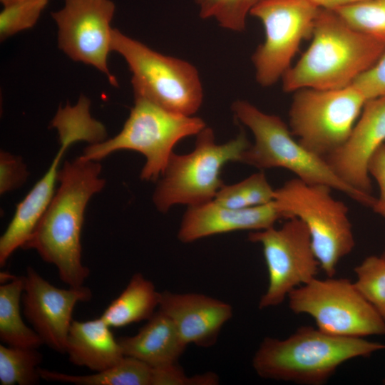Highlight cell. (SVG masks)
I'll return each mask as SVG.
<instances>
[{
	"mask_svg": "<svg viewBox=\"0 0 385 385\" xmlns=\"http://www.w3.org/2000/svg\"><path fill=\"white\" fill-rule=\"evenodd\" d=\"M101 171L98 161L83 156L66 161L58 173L59 188L22 247L55 265L69 287L83 286L90 274L81 260V234L87 203L105 185Z\"/></svg>",
	"mask_w": 385,
	"mask_h": 385,
	"instance_id": "cell-1",
	"label": "cell"
},
{
	"mask_svg": "<svg viewBox=\"0 0 385 385\" xmlns=\"http://www.w3.org/2000/svg\"><path fill=\"white\" fill-rule=\"evenodd\" d=\"M312 41L284 73L282 88L319 90L346 87L385 52V44L349 26L335 11L320 8Z\"/></svg>",
	"mask_w": 385,
	"mask_h": 385,
	"instance_id": "cell-2",
	"label": "cell"
},
{
	"mask_svg": "<svg viewBox=\"0 0 385 385\" xmlns=\"http://www.w3.org/2000/svg\"><path fill=\"white\" fill-rule=\"evenodd\" d=\"M381 349L385 344L363 337L301 327L284 339L265 337L255 354L252 366L262 378L319 385L345 361Z\"/></svg>",
	"mask_w": 385,
	"mask_h": 385,
	"instance_id": "cell-3",
	"label": "cell"
},
{
	"mask_svg": "<svg viewBox=\"0 0 385 385\" xmlns=\"http://www.w3.org/2000/svg\"><path fill=\"white\" fill-rule=\"evenodd\" d=\"M232 110L237 119L252 131L255 143L243 153L241 163L261 170L282 168L310 184H321L338 190L366 207L376 197L349 186L331 170L326 160L293 138L288 126L279 117L265 113L245 101H236Z\"/></svg>",
	"mask_w": 385,
	"mask_h": 385,
	"instance_id": "cell-4",
	"label": "cell"
},
{
	"mask_svg": "<svg viewBox=\"0 0 385 385\" xmlns=\"http://www.w3.org/2000/svg\"><path fill=\"white\" fill-rule=\"evenodd\" d=\"M205 127L199 117L174 113L136 96L120 132L111 139L91 144L82 156L98 161L116 150L137 151L146 159L140 178L156 181L163 175L175 145L186 137L197 135Z\"/></svg>",
	"mask_w": 385,
	"mask_h": 385,
	"instance_id": "cell-5",
	"label": "cell"
},
{
	"mask_svg": "<svg viewBox=\"0 0 385 385\" xmlns=\"http://www.w3.org/2000/svg\"><path fill=\"white\" fill-rule=\"evenodd\" d=\"M329 186L295 178L274 190V204L282 219L297 217L306 225L320 268L333 277L339 262L354 247L349 209Z\"/></svg>",
	"mask_w": 385,
	"mask_h": 385,
	"instance_id": "cell-6",
	"label": "cell"
},
{
	"mask_svg": "<svg viewBox=\"0 0 385 385\" xmlns=\"http://www.w3.org/2000/svg\"><path fill=\"white\" fill-rule=\"evenodd\" d=\"M197 135L193 150L170 156L153 200L165 212L175 205H196L214 200L223 186L221 171L231 161L240 162L251 143L244 132L222 144H217L213 130L205 127Z\"/></svg>",
	"mask_w": 385,
	"mask_h": 385,
	"instance_id": "cell-7",
	"label": "cell"
},
{
	"mask_svg": "<svg viewBox=\"0 0 385 385\" xmlns=\"http://www.w3.org/2000/svg\"><path fill=\"white\" fill-rule=\"evenodd\" d=\"M111 51L120 54L132 73L135 97H143L177 113L192 115L202 102L196 68L185 61L164 56L113 29Z\"/></svg>",
	"mask_w": 385,
	"mask_h": 385,
	"instance_id": "cell-8",
	"label": "cell"
},
{
	"mask_svg": "<svg viewBox=\"0 0 385 385\" xmlns=\"http://www.w3.org/2000/svg\"><path fill=\"white\" fill-rule=\"evenodd\" d=\"M52 125L58 131L61 146L47 172L16 205L12 220L0 238L1 267L28 241L51 202L60 171L58 165L69 146L81 140L99 143L106 135L104 126L91 118L89 101L85 98L73 107L60 108Z\"/></svg>",
	"mask_w": 385,
	"mask_h": 385,
	"instance_id": "cell-9",
	"label": "cell"
},
{
	"mask_svg": "<svg viewBox=\"0 0 385 385\" xmlns=\"http://www.w3.org/2000/svg\"><path fill=\"white\" fill-rule=\"evenodd\" d=\"M366 101L353 84L299 89L289 112V130L303 147L325 159L347 139Z\"/></svg>",
	"mask_w": 385,
	"mask_h": 385,
	"instance_id": "cell-10",
	"label": "cell"
},
{
	"mask_svg": "<svg viewBox=\"0 0 385 385\" xmlns=\"http://www.w3.org/2000/svg\"><path fill=\"white\" fill-rule=\"evenodd\" d=\"M295 314H307L329 334L354 337L385 334V320L345 278L316 277L287 296Z\"/></svg>",
	"mask_w": 385,
	"mask_h": 385,
	"instance_id": "cell-11",
	"label": "cell"
},
{
	"mask_svg": "<svg viewBox=\"0 0 385 385\" xmlns=\"http://www.w3.org/2000/svg\"><path fill=\"white\" fill-rule=\"evenodd\" d=\"M319 9L310 0H262L250 10L265 32L252 56L261 86L273 85L290 68L300 43L312 36Z\"/></svg>",
	"mask_w": 385,
	"mask_h": 385,
	"instance_id": "cell-12",
	"label": "cell"
},
{
	"mask_svg": "<svg viewBox=\"0 0 385 385\" xmlns=\"http://www.w3.org/2000/svg\"><path fill=\"white\" fill-rule=\"evenodd\" d=\"M248 240L262 245L269 274L260 309L280 304L294 289L316 277L319 263L308 229L299 218L287 219L279 228L252 231Z\"/></svg>",
	"mask_w": 385,
	"mask_h": 385,
	"instance_id": "cell-13",
	"label": "cell"
},
{
	"mask_svg": "<svg viewBox=\"0 0 385 385\" xmlns=\"http://www.w3.org/2000/svg\"><path fill=\"white\" fill-rule=\"evenodd\" d=\"M114 11L111 0H65L63 8L51 16L58 29L59 48L72 60L96 67L116 86L107 63Z\"/></svg>",
	"mask_w": 385,
	"mask_h": 385,
	"instance_id": "cell-14",
	"label": "cell"
},
{
	"mask_svg": "<svg viewBox=\"0 0 385 385\" xmlns=\"http://www.w3.org/2000/svg\"><path fill=\"white\" fill-rule=\"evenodd\" d=\"M24 280L22 303L25 317L43 344L65 354L74 307L78 302L91 299V289L84 285L68 289L56 287L32 267L27 268Z\"/></svg>",
	"mask_w": 385,
	"mask_h": 385,
	"instance_id": "cell-15",
	"label": "cell"
},
{
	"mask_svg": "<svg viewBox=\"0 0 385 385\" xmlns=\"http://www.w3.org/2000/svg\"><path fill=\"white\" fill-rule=\"evenodd\" d=\"M385 143V97L368 100L344 143L324 160L349 186L372 195L369 163Z\"/></svg>",
	"mask_w": 385,
	"mask_h": 385,
	"instance_id": "cell-16",
	"label": "cell"
},
{
	"mask_svg": "<svg viewBox=\"0 0 385 385\" xmlns=\"http://www.w3.org/2000/svg\"><path fill=\"white\" fill-rule=\"evenodd\" d=\"M158 309L173 320L187 345L202 347L215 344L233 315L230 304L200 293L161 292Z\"/></svg>",
	"mask_w": 385,
	"mask_h": 385,
	"instance_id": "cell-17",
	"label": "cell"
},
{
	"mask_svg": "<svg viewBox=\"0 0 385 385\" xmlns=\"http://www.w3.org/2000/svg\"><path fill=\"white\" fill-rule=\"evenodd\" d=\"M282 219L274 202L247 208L232 209L215 200L188 206L183 215L178 240L190 243L218 234L238 230L257 231L274 226Z\"/></svg>",
	"mask_w": 385,
	"mask_h": 385,
	"instance_id": "cell-18",
	"label": "cell"
},
{
	"mask_svg": "<svg viewBox=\"0 0 385 385\" xmlns=\"http://www.w3.org/2000/svg\"><path fill=\"white\" fill-rule=\"evenodd\" d=\"M117 339L124 356L153 368L176 364L188 346L173 320L160 309L137 334Z\"/></svg>",
	"mask_w": 385,
	"mask_h": 385,
	"instance_id": "cell-19",
	"label": "cell"
},
{
	"mask_svg": "<svg viewBox=\"0 0 385 385\" xmlns=\"http://www.w3.org/2000/svg\"><path fill=\"white\" fill-rule=\"evenodd\" d=\"M111 329L101 317L87 321L73 320L65 351L69 361L94 371L119 362L124 355Z\"/></svg>",
	"mask_w": 385,
	"mask_h": 385,
	"instance_id": "cell-20",
	"label": "cell"
},
{
	"mask_svg": "<svg viewBox=\"0 0 385 385\" xmlns=\"http://www.w3.org/2000/svg\"><path fill=\"white\" fill-rule=\"evenodd\" d=\"M160 292L141 273H135L122 292L105 309L101 318L120 328L149 319L159 307Z\"/></svg>",
	"mask_w": 385,
	"mask_h": 385,
	"instance_id": "cell-21",
	"label": "cell"
},
{
	"mask_svg": "<svg viewBox=\"0 0 385 385\" xmlns=\"http://www.w3.org/2000/svg\"><path fill=\"white\" fill-rule=\"evenodd\" d=\"M24 287L23 277H15L0 286V339L8 346L38 349L43 342L24 322L20 301Z\"/></svg>",
	"mask_w": 385,
	"mask_h": 385,
	"instance_id": "cell-22",
	"label": "cell"
},
{
	"mask_svg": "<svg viewBox=\"0 0 385 385\" xmlns=\"http://www.w3.org/2000/svg\"><path fill=\"white\" fill-rule=\"evenodd\" d=\"M41 379L77 385H152L153 368L124 356L113 366L88 375H70L38 367Z\"/></svg>",
	"mask_w": 385,
	"mask_h": 385,
	"instance_id": "cell-23",
	"label": "cell"
},
{
	"mask_svg": "<svg viewBox=\"0 0 385 385\" xmlns=\"http://www.w3.org/2000/svg\"><path fill=\"white\" fill-rule=\"evenodd\" d=\"M43 359L37 349L0 345L1 385H34L41 376L38 365Z\"/></svg>",
	"mask_w": 385,
	"mask_h": 385,
	"instance_id": "cell-24",
	"label": "cell"
},
{
	"mask_svg": "<svg viewBox=\"0 0 385 385\" xmlns=\"http://www.w3.org/2000/svg\"><path fill=\"white\" fill-rule=\"evenodd\" d=\"M274 190L261 171L235 184L223 185L214 200L230 208L247 209L272 202Z\"/></svg>",
	"mask_w": 385,
	"mask_h": 385,
	"instance_id": "cell-25",
	"label": "cell"
},
{
	"mask_svg": "<svg viewBox=\"0 0 385 385\" xmlns=\"http://www.w3.org/2000/svg\"><path fill=\"white\" fill-rule=\"evenodd\" d=\"M334 11L354 29L385 44V0H365Z\"/></svg>",
	"mask_w": 385,
	"mask_h": 385,
	"instance_id": "cell-26",
	"label": "cell"
},
{
	"mask_svg": "<svg viewBox=\"0 0 385 385\" xmlns=\"http://www.w3.org/2000/svg\"><path fill=\"white\" fill-rule=\"evenodd\" d=\"M354 272L356 288L385 320V257L369 256L354 268Z\"/></svg>",
	"mask_w": 385,
	"mask_h": 385,
	"instance_id": "cell-27",
	"label": "cell"
},
{
	"mask_svg": "<svg viewBox=\"0 0 385 385\" xmlns=\"http://www.w3.org/2000/svg\"><path fill=\"white\" fill-rule=\"evenodd\" d=\"M202 18L214 17L219 24L230 30L242 31L247 14L262 0H195Z\"/></svg>",
	"mask_w": 385,
	"mask_h": 385,
	"instance_id": "cell-28",
	"label": "cell"
},
{
	"mask_svg": "<svg viewBox=\"0 0 385 385\" xmlns=\"http://www.w3.org/2000/svg\"><path fill=\"white\" fill-rule=\"evenodd\" d=\"M48 1L19 0L4 5L0 13L1 41L34 26Z\"/></svg>",
	"mask_w": 385,
	"mask_h": 385,
	"instance_id": "cell-29",
	"label": "cell"
},
{
	"mask_svg": "<svg viewBox=\"0 0 385 385\" xmlns=\"http://www.w3.org/2000/svg\"><path fill=\"white\" fill-rule=\"evenodd\" d=\"M218 381L212 372L188 376L177 363L153 368L152 385H214Z\"/></svg>",
	"mask_w": 385,
	"mask_h": 385,
	"instance_id": "cell-30",
	"label": "cell"
},
{
	"mask_svg": "<svg viewBox=\"0 0 385 385\" xmlns=\"http://www.w3.org/2000/svg\"><path fill=\"white\" fill-rule=\"evenodd\" d=\"M352 84L367 101L385 97V52L371 68L357 77Z\"/></svg>",
	"mask_w": 385,
	"mask_h": 385,
	"instance_id": "cell-31",
	"label": "cell"
},
{
	"mask_svg": "<svg viewBox=\"0 0 385 385\" xmlns=\"http://www.w3.org/2000/svg\"><path fill=\"white\" fill-rule=\"evenodd\" d=\"M28 173L21 158L9 153H0V192L4 194L19 187Z\"/></svg>",
	"mask_w": 385,
	"mask_h": 385,
	"instance_id": "cell-32",
	"label": "cell"
},
{
	"mask_svg": "<svg viewBox=\"0 0 385 385\" xmlns=\"http://www.w3.org/2000/svg\"><path fill=\"white\" fill-rule=\"evenodd\" d=\"M369 173L377 183L379 195L371 206L374 212L385 218V143L380 146L369 163Z\"/></svg>",
	"mask_w": 385,
	"mask_h": 385,
	"instance_id": "cell-33",
	"label": "cell"
},
{
	"mask_svg": "<svg viewBox=\"0 0 385 385\" xmlns=\"http://www.w3.org/2000/svg\"><path fill=\"white\" fill-rule=\"evenodd\" d=\"M319 8L336 10L365 0H310Z\"/></svg>",
	"mask_w": 385,
	"mask_h": 385,
	"instance_id": "cell-34",
	"label": "cell"
},
{
	"mask_svg": "<svg viewBox=\"0 0 385 385\" xmlns=\"http://www.w3.org/2000/svg\"><path fill=\"white\" fill-rule=\"evenodd\" d=\"M15 1H19V0H0V1L1 2V4H3V5L9 4Z\"/></svg>",
	"mask_w": 385,
	"mask_h": 385,
	"instance_id": "cell-35",
	"label": "cell"
},
{
	"mask_svg": "<svg viewBox=\"0 0 385 385\" xmlns=\"http://www.w3.org/2000/svg\"><path fill=\"white\" fill-rule=\"evenodd\" d=\"M381 255L385 257V250H384V252H383V254Z\"/></svg>",
	"mask_w": 385,
	"mask_h": 385,
	"instance_id": "cell-36",
	"label": "cell"
},
{
	"mask_svg": "<svg viewBox=\"0 0 385 385\" xmlns=\"http://www.w3.org/2000/svg\"><path fill=\"white\" fill-rule=\"evenodd\" d=\"M384 384H385V380H384Z\"/></svg>",
	"mask_w": 385,
	"mask_h": 385,
	"instance_id": "cell-37",
	"label": "cell"
}]
</instances>
